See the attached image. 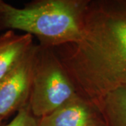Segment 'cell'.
<instances>
[{"label": "cell", "instance_id": "cell-6", "mask_svg": "<svg viewBox=\"0 0 126 126\" xmlns=\"http://www.w3.org/2000/svg\"><path fill=\"white\" fill-rule=\"evenodd\" d=\"M34 45L30 34L6 32L0 36V80L17 66Z\"/></svg>", "mask_w": 126, "mask_h": 126}, {"label": "cell", "instance_id": "cell-2", "mask_svg": "<svg viewBox=\"0 0 126 126\" xmlns=\"http://www.w3.org/2000/svg\"><path fill=\"white\" fill-rule=\"evenodd\" d=\"M88 2V0H37L17 8L0 0V23L4 28L36 36L40 45L57 48L81 39Z\"/></svg>", "mask_w": 126, "mask_h": 126}, {"label": "cell", "instance_id": "cell-3", "mask_svg": "<svg viewBox=\"0 0 126 126\" xmlns=\"http://www.w3.org/2000/svg\"><path fill=\"white\" fill-rule=\"evenodd\" d=\"M79 94L72 79L53 48L38 46L28 104L41 118Z\"/></svg>", "mask_w": 126, "mask_h": 126}, {"label": "cell", "instance_id": "cell-4", "mask_svg": "<svg viewBox=\"0 0 126 126\" xmlns=\"http://www.w3.org/2000/svg\"><path fill=\"white\" fill-rule=\"evenodd\" d=\"M38 46L34 45L17 66L0 80V119L28 104Z\"/></svg>", "mask_w": 126, "mask_h": 126}, {"label": "cell", "instance_id": "cell-9", "mask_svg": "<svg viewBox=\"0 0 126 126\" xmlns=\"http://www.w3.org/2000/svg\"><path fill=\"white\" fill-rule=\"evenodd\" d=\"M93 126H107V125L106 124V123L104 122V121L103 120V118L102 117V118L99 120V121L97 122V123Z\"/></svg>", "mask_w": 126, "mask_h": 126}, {"label": "cell", "instance_id": "cell-10", "mask_svg": "<svg viewBox=\"0 0 126 126\" xmlns=\"http://www.w3.org/2000/svg\"><path fill=\"white\" fill-rule=\"evenodd\" d=\"M1 121H2V120H1V119H0V125H1Z\"/></svg>", "mask_w": 126, "mask_h": 126}, {"label": "cell", "instance_id": "cell-8", "mask_svg": "<svg viewBox=\"0 0 126 126\" xmlns=\"http://www.w3.org/2000/svg\"><path fill=\"white\" fill-rule=\"evenodd\" d=\"M4 126H39V118L33 116L27 104L18 111L11 121Z\"/></svg>", "mask_w": 126, "mask_h": 126}, {"label": "cell", "instance_id": "cell-5", "mask_svg": "<svg viewBox=\"0 0 126 126\" xmlns=\"http://www.w3.org/2000/svg\"><path fill=\"white\" fill-rule=\"evenodd\" d=\"M102 118L96 106L80 94L39 118V126H93Z\"/></svg>", "mask_w": 126, "mask_h": 126}, {"label": "cell", "instance_id": "cell-1", "mask_svg": "<svg viewBox=\"0 0 126 126\" xmlns=\"http://www.w3.org/2000/svg\"><path fill=\"white\" fill-rule=\"evenodd\" d=\"M57 48L79 94L93 104L126 85V0H88L81 39Z\"/></svg>", "mask_w": 126, "mask_h": 126}, {"label": "cell", "instance_id": "cell-7", "mask_svg": "<svg viewBox=\"0 0 126 126\" xmlns=\"http://www.w3.org/2000/svg\"><path fill=\"white\" fill-rule=\"evenodd\" d=\"M94 105L107 126H126V85L110 91Z\"/></svg>", "mask_w": 126, "mask_h": 126}]
</instances>
